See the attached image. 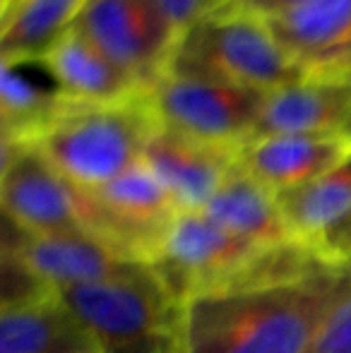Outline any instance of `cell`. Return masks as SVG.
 <instances>
[{"label":"cell","mask_w":351,"mask_h":353,"mask_svg":"<svg viewBox=\"0 0 351 353\" xmlns=\"http://www.w3.org/2000/svg\"><path fill=\"white\" fill-rule=\"evenodd\" d=\"M231 3L241 5V8L250 10L255 14H263V17H272V14H279L284 10L294 8V5L305 3V0H231Z\"/></svg>","instance_id":"23"},{"label":"cell","mask_w":351,"mask_h":353,"mask_svg":"<svg viewBox=\"0 0 351 353\" xmlns=\"http://www.w3.org/2000/svg\"><path fill=\"white\" fill-rule=\"evenodd\" d=\"M351 293V262L294 243L248 276L178 303V353H308Z\"/></svg>","instance_id":"1"},{"label":"cell","mask_w":351,"mask_h":353,"mask_svg":"<svg viewBox=\"0 0 351 353\" xmlns=\"http://www.w3.org/2000/svg\"><path fill=\"white\" fill-rule=\"evenodd\" d=\"M166 72L270 94L303 77L263 14L224 5L176 41Z\"/></svg>","instance_id":"3"},{"label":"cell","mask_w":351,"mask_h":353,"mask_svg":"<svg viewBox=\"0 0 351 353\" xmlns=\"http://www.w3.org/2000/svg\"><path fill=\"white\" fill-rule=\"evenodd\" d=\"M265 19L303 74L351 70V0H305Z\"/></svg>","instance_id":"13"},{"label":"cell","mask_w":351,"mask_h":353,"mask_svg":"<svg viewBox=\"0 0 351 353\" xmlns=\"http://www.w3.org/2000/svg\"><path fill=\"white\" fill-rule=\"evenodd\" d=\"M8 226L14 231V236H5L3 255L22 267L39 286L58 293L121 279L140 267H150L123 260L87 231L27 236L12 223Z\"/></svg>","instance_id":"10"},{"label":"cell","mask_w":351,"mask_h":353,"mask_svg":"<svg viewBox=\"0 0 351 353\" xmlns=\"http://www.w3.org/2000/svg\"><path fill=\"white\" fill-rule=\"evenodd\" d=\"M200 212L214 219L226 231L267 250L299 243L284 219L279 197L250 176L241 161Z\"/></svg>","instance_id":"18"},{"label":"cell","mask_w":351,"mask_h":353,"mask_svg":"<svg viewBox=\"0 0 351 353\" xmlns=\"http://www.w3.org/2000/svg\"><path fill=\"white\" fill-rule=\"evenodd\" d=\"M339 257H342L344 262H351V236L347 238V243L342 245V252H339Z\"/></svg>","instance_id":"25"},{"label":"cell","mask_w":351,"mask_h":353,"mask_svg":"<svg viewBox=\"0 0 351 353\" xmlns=\"http://www.w3.org/2000/svg\"><path fill=\"white\" fill-rule=\"evenodd\" d=\"M68 106L43 58H3L0 125L5 142H34Z\"/></svg>","instance_id":"19"},{"label":"cell","mask_w":351,"mask_h":353,"mask_svg":"<svg viewBox=\"0 0 351 353\" xmlns=\"http://www.w3.org/2000/svg\"><path fill=\"white\" fill-rule=\"evenodd\" d=\"M157 125L147 92L121 103L68 101L34 144L75 188L97 190L142 163Z\"/></svg>","instance_id":"2"},{"label":"cell","mask_w":351,"mask_h":353,"mask_svg":"<svg viewBox=\"0 0 351 353\" xmlns=\"http://www.w3.org/2000/svg\"><path fill=\"white\" fill-rule=\"evenodd\" d=\"M75 29L145 89L166 72L176 46L157 0H89Z\"/></svg>","instance_id":"9"},{"label":"cell","mask_w":351,"mask_h":353,"mask_svg":"<svg viewBox=\"0 0 351 353\" xmlns=\"http://www.w3.org/2000/svg\"><path fill=\"white\" fill-rule=\"evenodd\" d=\"M0 205L5 221L27 236L85 231L82 197L34 142L3 140Z\"/></svg>","instance_id":"8"},{"label":"cell","mask_w":351,"mask_h":353,"mask_svg":"<svg viewBox=\"0 0 351 353\" xmlns=\"http://www.w3.org/2000/svg\"><path fill=\"white\" fill-rule=\"evenodd\" d=\"M85 353H101V351H99L97 346H94V349H89V351H85Z\"/></svg>","instance_id":"26"},{"label":"cell","mask_w":351,"mask_h":353,"mask_svg":"<svg viewBox=\"0 0 351 353\" xmlns=\"http://www.w3.org/2000/svg\"><path fill=\"white\" fill-rule=\"evenodd\" d=\"M80 197L85 231L123 260L150 267L181 214L145 163H137L97 190H80Z\"/></svg>","instance_id":"5"},{"label":"cell","mask_w":351,"mask_h":353,"mask_svg":"<svg viewBox=\"0 0 351 353\" xmlns=\"http://www.w3.org/2000/svg\"><path fill=\"white\" fill-rule=\"evenodd\" d=\"M17 3H22V0H0V17H3L5 12H10Z\"/></svg>","instance_id":"24"},{"label":"cell","mask_w":351,"mask_h":353,"mask_svg":"<svg viewBox=\"0 0 351 353\" xmlns=\"http://www.w3.org/2000/svg\"><path fill=\"white\" fill-rule=\"evenodd\" d=\"M272 252L277 250L253 245L226 231L205 212H181L171 223L152 270L181 303L243 279Z\"/></svg>","instance_id":"6"},{"label":"cell","mask_w":351,"mask_h":353,"mask_svg":"<svg viewBox=\"0 0 351 353\" xmlns=\"http://www.w3.org/2000/svg\"><path fill=\"white\" fill-rule=\"evenodd\" d=\"M308 353H351V293L330 312Z\"/></svg>","instance_id":"22"},{"label":"cell","mask_w":351,"mask_h":353,"mask_svg":"<svg viewBox=\"0 0 351 353\" xmlns=\"http://www.w3.org/2000/svg\"><path fill=\"white\" fill-rule=\"evenodd\" d=\"M94 336L70 303L51 288H39L0 305V353H85Z\"/></svg>","instance_id":"15"},{"label":"cell","mask_w":351,"mask_h":353,"mask_svg":"<svg viewBox=\"0 0 351 353\" xmlns=\"http://www.w3.org/2000/svg\"><path fill=\"white\" fill-rule=\"evenodd\" d=\"M89 0H22L0 17V58L37 61L72 32Z\"/></svg>","instance_id":"20"},{"label":"cell","mask_w":351,"mask_h":353,"mask_svg":"<svg viewBox=\"0 0 351 353\" xmlns=\"http://www.w3.org/2000/svg\"><path fill=\"white\" fill-rule=\"evenodd\" d=\"M267 94L164 72L147 99L161 128L217 147L241 149L253 137Z\"/></svg>","instance_id":"7"},{"label":"cell","mask_w":351,"mask_h":353,"mask_svg":"<svg viewBox=\"0 0 351 353\" xmlns=\"http://www.w3.org/2000/svg\"><path fill=\"white\" fill-rule=\"evenodd\" d=\"M351 149L344 137L265 135L241 147L239 161L277 197L315 181Z\"/></svg>","instance_id":"16"},{"label":"cell","mask_w":351,"mask_h":353,"mask_svg":"<svg viewBox=\"0 0 351 353\" xmlns=\"http://www.w3.org/2000/svg\"><path fill=\"white\" fill-rule=\"evenodd\" d=\"M279 205L296 241L342 260L339 252L351 236V149L323 176L279 195Z\"/></svg>","instance_id":"14"},{"label":"cell","mask_w":351,"mask_h":353,"mask_svg":"<svg viewBox=\"0 0 351 353\" xmlns=\"http://www.w3.org/2000/svg\"><path fill=\"white\" fill-rule=\"evenodd\" d=\"M229 3L231 0H157L161 14L166 17L171 32H174L176 41L190 27H195L197 22H202L205 17L214 14L217 10H221Z\"/></svg>","instance_id":"21"},{"label":"cell","mask_w":351,"mask_h":353,"mask_svg":"<svg viewBox=\"0 0 351 353\" xmlns=\"http://www.w3.org/2000/svg\"><path fill=\"white\" fill-rule=\"evenodd\" d=\"M265 135L351 140V70L308 72L267 94L253 137Z\"/></svg>","instance_id":"11"},{"label":"cell","mask_w":351,"mask_h":353,"mask_svg":"<svg viewBox=\"0 0 351 353\" xmlns=\"http://www.w3.org/2000/svg\"><path fill=\"white\" fill-rule=\"evenodd\" d=\"M61 296L101 353H178V301L152 267Z\"/></svg>","instance_id":"4"},{"label":"cell","mask_w":351,"mask_h":353,"mask_svg":"<svg viewBox=\"0 0 351 353\" xmlns=\"http://www.w3.org/2000/svg\"><path fill=\"white\" fill-rule=\"evenodd\" d=\"M58 89L75 103H121L145 94L128 72H123L106 53H101L80 32H68L43 58Z\"/></svg>","instance_id":"17"},{"label":"cell","mask_w":351,"mask_h":353,"mask_svg":"<svg viewBox=\"0 0 351 353\" xmlns=\"http://www.w3.org/2000/svg\"><path fill=\"white\" fill-rule=\"evenodd\" d=\"M239 152L157 125L147 140L142 163L159 178L178 210L197 212L239 166Z\"/></svg>","instance_id":"12"}]
</instances>
